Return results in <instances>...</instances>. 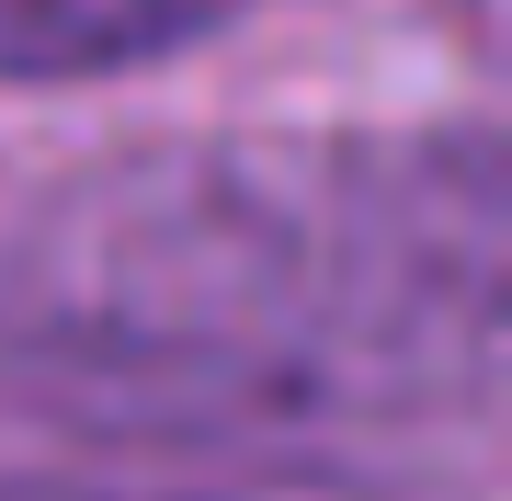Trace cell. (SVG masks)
Wrapping results in <instances>:
<instances>
[{"label":"cell","mask_w":512,"mask_h":501,"mask_svg":"<svg viewBox=\"0 0 512 501\" xmlns=\"http://www.w3.org/2000/svg\"><path fill=\"white\" fill-rule=\"evenodd\" d=\"M0 501H239L205 479H0Z\"/></svg>","instance_id":"3957f363"},{"label":"cell","mask_w":512,"mask_h":501,"mask_svg":"<svg viewBox=\"0 0 512 501\" xmlns=\"http://www.w3.org/2000/svg\"><path fill=\"white\" fill-rule=\"evenodd\" d=\"M501 137L262 126L57 183L0 251V399L171 467H387L490 433Z\"/></svg>","instance_id":"6da1fadb"},{"label":"cell","mask_w":512,"mask_h":501,"mask_svg":"<svg viewBox=\"0 0 512 501\" xmlns=\"http://www.w3.org/2000/svg\"><path fill=\"white\" fill-rule=\"evenodd\" d=\"M239 0H0V80H103L194 46Z\"/></svg>","instance_id":"7a4b0ae2"}]
</instances>
